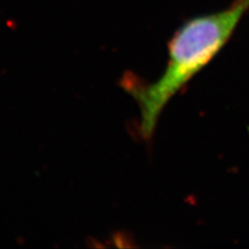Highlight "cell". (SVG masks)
<instances>
[{
	"label": "cell",
	"instance_id": "6da1fadb",
	"mask_svg": "<svg viewBox=\"0 0 249 249\" xmlns=\"http://www.w3.org/2000/svg\"><path fill=\"white\" fill-rule=\"evenodd\" d=\"M249 0H236L231 7L186 22L170 40L164 72L152 83H139L124 75L121 84L135 99L140 110L139 133L151 139L169 101L211 61L230 40Z\"/></svg>",
	"mask_w": 249,
	"mask_h": 249
}]
</instances>
